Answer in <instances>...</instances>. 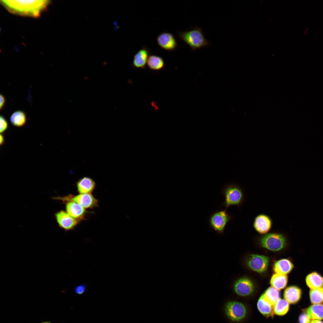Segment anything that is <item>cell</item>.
I'll use <instances>...</instances> for the list:
<instances>
[{
  "label": "cell",
  "mask_w": 323,
  "mask_h": 323,
  "mask_svg": "<svg viewBox=\"0 0 323 323\" xmlns=\"http://www.w3.org/2000/svg\"><path fill=\"white\" fill-rule=\"evenodd\" d=\"M95 181L91 178L84 176L77 182V190L79 194L91 193L96 187Z\"/></svg>",
  "instance_id": "cell-14"
},
{
  "label": "cell",
  "mask_w": 323,
  "mask_h": 323,
  "mask_svg": "<svg viewBox=\"0 0 323 323\" xmlns=\"http://www.w3.org/2000/svg\"><path fill=\"white\" fill-rule=\"evenodd\" d=\"M311 321L306 313L301 314L299 318V323H311Z\"/></svg>",
  "instance_id": "cell-29"
},
{
  "label": "cell",
  "mask_w": 323,
  "mask_h": 323,
  "mask_svg": "<svg viewBox=\"0 0 323 323\" xmlns=\"http://www.w3.org/2000/svg\"><path fill=\"white\" fill-rule=\"evenodd\" d=\"M272 222L270 217L264 214H258L254 219L253 226L258 233L264 234L267 233L272 227Z\"/></svg>",
  "instance_id": "cell-12"
},
{
  "label": "cell",
  "mask_w": 323,
  "mask_h": 323,
  "mask_svg": "<svg viewBox=\"0 0 323 323\" xmlns=\"http://www.w3.org/2000/svg\"><path fill=\"white\" fill-rule=\"evenodd\" d=\"M55 217L59 226L67 231L73 229L79 222V220L73 217L63 211L57 213Z\"/></svg>",
  "instance_id": "cell-10"
},
{
  "label": "cell",
  "mask_w": 323,
  "mask_h": 323,
  "mask_svg": "<svg viewBox=\"0 0 323 323\" xmlns=\"http://www.w3.org/2000/svg\"><path fill=\"white\" fill-rule=\"evenodd\" d=\"M158 45L161 48L169 52L176 50L178 47L177 41L172 33L164 31L158 34L156 38Z\"/></svg>",
  "instance_id": "cell-8"
},
{
  "label": "cell",
  "mask_w": 323,
  "mask_h": 323,
  "mask_svg": "<svg viewBox=\"0 0 323 323\" xmlns=\"http://www.w3.org/2000/svg\"><path fill=\"white\" fill-rule=\"evenodd\" d=\"M311 323H323V322L318 319H313L311 321Z\"/></svg>",
  "instance_id": "cell-32"
},
{
  "label": "cell",
  "mask_w": 323,
  "mask_h": 323,
  "mask_svg": "<svg viewBox=\"0 0 323 323\" xmlns=\"http://www.w3.org/2000/svg\"><path fill=\"white\" fill-rule=\"evenodd\" d=\"M40 323H52L51 322H49V321H44V322H41Z\"/></svg>",
  "instance_id": "cell-33"
},
{
  "label": "cell",
  "mask_w": 323,
  "mask_h": 323,
  "mask_svg": "<svg viewBox=\"0 0 323 323\" xmlns=\"http://www.w3.org/2000/svg\"><path fill=\"white\" fill-rule=\"evenodd\" d=\"M150 55V52L148 48L143 46L134 55L132 62L133 66L136 68L144 69Z\"/></svg>",
  "instance_id": "cell-13"
},
{
  "label": "cell",
  "mask_w": 323,
  "mask_h": 323,
  "mask_svg": "<svg viewBox=\"0 0 323 323\" xmlns=\"http://www.w3.org/2000/svg\"><path fill=\"white\" fill-rule=\"evenodd\" d=\"M65 202L73 201L78 204L85 209L93 208L97 205L98 201L91 193L79 194L76 195L69 194L63 197L56 198Z\"/></svg>",
  "instance_id": "cell-6"
},
{
  "label": "cell",
  "mask_w": 323,
  "mask_h": 323,
  "mask_svg": "<svg viewBox=\"0 0 323 323\" xmlns=\"http://www.w3.org/2000/svg\"><path fill=\"white\" fill-rule=\"evenodd\" d=\"M0 146H1V145H3L4 144V142H5V140H4V136L2 135L1 134H0Z\"/></svg>",
  "instance_id": "cell-31"
},
{
  "label": "cell",
  "mask_w": 323,
  "mask_h": 323,
  "mask_svg": "<svg viewBox=\"0 0 323 323\" xmlns=\"http://www.w3.org/2000/svg\"><path fill=\"white\" fill-rule=\"evenodd\" d=\"M288 280L286 275H281L275 273L271 277L270 284L272 287L279 290L286 286Z\"/></svg>",
  "instance_id": "cell-23"
},
{
  "label": "cell",
  "mask_w": 323,
  "mask_h": 323,
  "mask_svg": "<svg viewBox=\"0 0 323 323\" xmlns=\"http://www.w3.org/2000/svg\"><path fill=\"white\" fill-rule=\"evenodd\" d=\"M306 313L311 319H323V305L313 304L307 309Z\"/></svg>",
  "instance_id": "cell-19"
},
{
  "label": "cell",
  "mask_w": 323,
  "mask_h": 323,
  "mask_svg": "<svg viewBox=\"0 0 323 323\" xmlns=\"http://www.w3.org/2000/svg\"><path fill=\"white\" fill-rule=\"evenodd\" d=\"M0 97V111H1L5 106L6 99L5 97L2 94H1Z\"/></svg>",
  "instance_id": "cell-30"
},
{
  "label": "cell",
  "mask_w": 323,
  "mask_h": 323,
  "mask_svg": "<svg viewBox=\"0 0 323 323\" xmlns=\"http://www.w3.org/2000/svg\"><path fill=\"white\" fill-rule=\"evenodd\" d=\"M268 258L265 256L252 255L247 260L248 266L252 270L262 273L266 269L269 263Z\"/></svg>",
  "instance_id": "cell-9"
},
{
  "label": "cell",
  "mask_w": 323,
  "mask_h": 323,
  "mask_svg": "<svg viewBox=\"0 0 323 323\" xmlns=\"http://www.w3.org/2000/svg\"><path fill=\"white\" fill-rule=\"evenodd\" d=\"M177 34L180 39L193 51L211 45L210 42L205 38L201 28L195 26L188 31L178 32Z\"/></svg>",
  "instance_id": "cell-2"
},
{
  "label": "cell",
  "mask_w": 323,
  "mask_h": 323,
  "mask_svg": "<svg viewBox=\"0 0 323 323\" xmlns=\"http://www.w3.org/2000/svg\"><path fill=\"white\" fill-rule=\"evenodd\" d=\"M235 292L238 295L246 296L253 292L255 287L253 283L249 278L243 277L236 281L233 285Z\"/></svg>",
  "instance_id": "cell-11"
},
{
  "label": "cell",
  "mask_w": 323,
  "mask_h": 323,
  "mask_svg": "<svg viewBox=\"0 0 323 323\" xmlns=\"http://www.w3.org/2000/svg\"><path fill=\"white\" fill-rule=\"evenodd\" d=\"M65 203L66 211L70 216L79 220L83 219L86 209L73 201H68Z\"/></svg>",
  "instance_id": "cell-15"
},
{
  "label": "cell",
  "mask_w": 323,
  "mask_h": 323,
  "mask_svg": "<svg viewBox=\"0 0 323 323\" xmlns=\"http://www.w3.org/2000/svg\"><path fill=\"white\" fill-rule=\"evenodd\" d=\"M289 309V303L285 299L279 298L273 306L274 313L278 316L286 314Z\"/></svg>",
  "instance_id": "cell-24"
},
{
  "label": "cell",
  "mask_w": 323,
  "mask_h": 323,
  "mask_svg": "<svg viewBox=\"0 0 323 323\" xmlns=\"http://www.w3.org/2000/svg\"><path fill=\"white\" fill-rule=\"evenodd\" d=\"M273 306L264 299L262 295L257 303V307L259 311L267 317L273 316Z\"/></svg>",
  "instance_id": "cell-20"
},
{
  "label": "cell",
  "mask_w": 323,
  "mask_h": 323,
  "mask_svg": "<svg viewBox=\"0 0 323 323\" xmlns=\"http://www.w3.org/2000/svg\"><path fill=\"white\" fill-rule=\"evenodd\" d=\"M225 313L227 317L234 321H239L245 317L246 310L245 307L242 303L237 301H231L226 304L225 306Z\"/></svg>",
  "instance_id": "cell-7"
},
{
  "label": "cell",
  "mask_w": 323,
  "mask_h": 323,
  "mask_svg": "<svg viewBox=\"0 0 323 323\" xmlns=\"http://www.w3.org/2000/svg\"><path fill=\"white\" fill-rule=\"evenodd\" d=\"M301 289L295 286H291L287 288L284 292V297L288 302L291 304L297 303L300 300L301 295Z\"/></svg>",
  "instance_id": "cell-16"
},
{
  "label": "cell",
  "mask_w": 323,
  "mask_h": 323,
  "mask_svg": "<svg viewBox=\"0 0 323 323\" xmlns=\"http://www.w3.org/2000/svg\"><path fill=\"white\" fill-rule=\"evenodd\" d=\"M49 0H1V4L10 12L33 17L39 16L50 3Z\"/></svg>",
  "instance_id": "cell-1"
},
{
  "label": "cell",
  "mask_w": 323,
  "mask_h": 323,
  "mask_svg": "<svg viewBox=\"0 0 323 323\" xmlns=\"http://www.w3.org/2000/svg\"><path fill=\"white\" fill-rule=\"evenodd\" d=\"M0 133L1 134L3 133L7 129L8 127V124L5 117L2 115L0 116Z\"/></svg>",
  "instance_id": "cell-27"
},
{
  "label": "cell",
  "mask_w": 323,
  "mask_h": 323,
  "mask_svg": "<svg viewBox=\"0 0 323 323\" xmlns=\"http://www.w3.org/2000/svg\"><path fill=\"white\" fill-rule=\"evenodd\" d=\"M86 290V285L84 284H82L75 287L74 289V291L77 294L82 295L84 293Z\"/></svg>",
  "instance_id": "cell-28"
},
{
  "label": "cell",
  "mask_w": 323,
  "mask_h": 323,
  "mask_svg": "<svg viewBox=\"0 0 323 323\" xmlns=\"http://www.w3.org/2000/svg\"><path fill=\"white\" fill-rule=\"evenodd\" d=\"M227 209L217 210L212 213L208 220L209 225L218 234H223L228 223L232 218Z\"/></svg>",
  "instance_id": "cell-4"
},
{
  "label": "cell",
  "mask_w": 323,
  "mask_h": 323,
  "mask_svg": "<svg viewBox=\"0 0 323 323\" xmlns=\"http://www.w3.org/2000/svg\"><path fill=\"white\" fill-rule=\"evenodd\" d=\"M11 124L17 127H21L26 124L27 118L25 112L22 110H17L11 115L10 118Z\"/></svg>",
  "instance_id": "cell-21"
},
{
  "label": "cell",
  "mask_w": 323,
  "mask_h": 323,
  "mask_svg": "<svg viewBox=\"0 0 323 323\" xmlns=\"http://www.w3.org/2000/svg\"><path fill=\"white\" fill-rule=\"evenodd\" d=\"M293 267V264L290 260L283 259L278 260L275 263L273 270L276 273L287 275L292 271Z\"/></svg>",
  "instance_id": "cell-17"
},
{
  "label": "cell",
  "mask_w": 323,
  "mask_h": 323,
  "mask_svg": "<svg viewBox=\"0 0 323 323\" xmlns=\"http://www.w3.org/2000/svg\"><path fill=\"white\" fill-rule=\"evenodd\" d=\"M147 65L151 70L158 71L164 66V60L161 57L154 55H150L148 58Z\"/></svg>",
  "instance_id": "cell-22"
},
{
  "label": "cell",
  "mask_w": 323,
  "mask_h": 323,
  "mask_svg": "<svg viewBox=\"0 0 323 323\" xmlns=\"http://www.w3.org/2000/svg\"><path fill=\"white\" fill-rule=\"evenodd\" d=\"M310 300L313 304L323 303V287L310 289L309 292Z\"/></svg>",
  "instance_id": "cell-26"
},
{
  "label": "cell",
  "mask_w": 323,
  "mask_h": 323,
  "mask_svg": "<svg viewBox=\"0 0 323 323\" xmlns=\"http://www.w3.org/2000/svg\"><path fill=\"white\" fill-rule=\"evenodd\" d=\"M222 193L224 200L221 206L227 209L230 206H240L244 200V194L242 188L238 185L230 183L226 185L223 188Z\"/></svg>",
  "instance_id": "cell-3"
},
{
  "label": "cell",
  "mask_w": 323,
  "mask_h": 323,
  "mask_svg": "<svg viewBox=\"0 0 323 323\" xmlns=\"http://www.w3.org/2000/svg\"><path fill=\"white\" fill-rule=\"evenodd\" d=\"M264 299L273 306L280 298L279 290L271 287L262 294Z\"/></svg>",
  "instance_id": "cell-25"
},
{
  "label": "cell",
  "mask_w": 323,
  "mask_h": 323,
  "mask_svg": "<svg viewBox=\"0 0 323 323\" xmlns=\"http://www.w3.org/2000/svg\"><path fill=\"white\" fill-rule=\"evenodd\" d=\"M305 281L307 285L310 289L323 287V277L316 272L307 275Z\"/></svg>",
  "instance_id": "cell-18"
},
{
  "label": "cell",
  "mask_w": 323,
  "mask_h": 323,
  "mask_svg": "<svg viewBox=\"0 0 323 323\" xmlns=\"http://www.w3.org/2000/svg\"><path fill=\"white\" fill-rule=\"evenodd\" d=\"M263 247L271 251H278L285 246L287 240L282 234L278 233H270L261 237L260 240Z\"/></svg>",
  "instance_id": "cell-5"
}]
</instances>
